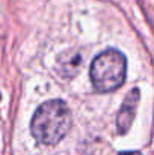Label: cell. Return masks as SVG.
Here are the masks:
<instances>
[{"label":"cell","mask_w":154,"mask_h":155,"mask_svg":"<svg viewBox=\"0 0 154 155\" xmlns=\"http://www.w3.org/2000/svg\"><path fill=\"white\" fill-rule=\"evenodd\" d=\"M71 111L60 100H51L41 104L30 122L32 136L44 145H56L71 128Z\"/></svg>","instance_id":"obj_1"},{"label":"cell","mask_w":154,"mask_h":155,"mask_svg":"<svg viewBox=\"0 0 154 155\" xmlns=\"http://www.w3.org/2000/svg\"><path fill=\"white\" fill-rule=\"evenodd\" d=\"M127 59L121 51L107 48L101 51L91 63L89 77L94 89L98 92H113L119 89L125 80Z\"/></svg>","instance_id":"obj_2"},{"label":"cell","mask_w":154,"mask_h":155,"mask_svg":"<svg viewBox=\"0 0 154 155\" xmlns=\"http://www.w3.org/2000/svg\"><path fill=\"white\" fill-rule=\"evenodd\" d=\"M139 98H141L139 89H132L127 94L124 103H122L119 111H118V116H116V128H118L119 134H125L130 130V127L133 124V119H135V114H136Z\"/></svg>","instance_id":"obj_3"},{"label":"cell","mask_w":154,"mask_h":155,"mask_svg":"<svg viewBox=\"0 0 154 155\" xmlns=\"http://www.w3.org/2000/svg\"><path fill=\"white\" fill-rule=\"evenodd\" d=\"M82 54L76 50H68L63 51L62 54H59L57 57V68H59V74L62 77H74L82 66Z\"/></svg>","instance_id":"obj_4"},{"label":"cell","mask_w":154,"mask_h":155,"mask_svg":"<svg viewBox=\"0 0 154 155\" xmlns=\"http://www.w3.org/2000/svg\"><path fill=\"white\" fill-rule=\"evenodd\" d=\"M119 155H142L141 152H121Z\"/></svg>","instance_id":"obj_5"}]
</instances>
